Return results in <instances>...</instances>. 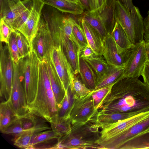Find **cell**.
Instances as JSON below:
<instances>
[{"label": "cell", "instance_id": "obj_35", "mask_svg": "<svg viewBox=\"0 0 149 149\" xmlns=\"http://www.w3.org/2000/svg\"><path fill=\"white\" fill-rule=\"evenodd\" d=\"M74 75L69 87L74 99L83 97L88 94L92 90L88 88L79 77Z\"/></svg>", "mask_w": 149, "mask_h": 149}, {"label": "cell", "instance_id": "obj_47", "mask_svg": "<svg viewBox=\"0 0 149 149\" xmlns=\"http://www.w3.org/2000/svg\"><path fill=\"white\" fill-rule=\"evenodd\" d=\"M78 3L82 7L85 11L90 10V8L88 0H77Z\"/></svg>", "mask_w": 149, "mask_h": 149}, {"label": "cell", "instance_id": "obj_41", "mask_svg": "<svg viewBox=\"0 0 149 149\" xmlns=\"http://www.w3.org/2000/svg\"><path fill=\"white\" fill-rule=\"evenodd\" d=\"M32 5V2L26 10L14 19L11 25V28L15 30L19 31L26 21L31 10Z\"/></svg>", "mask_w": 149, "mask_h": 149}, {"label": "cell", "instance_id": "obj_2", "mask_svg": "<svg viewBox=\"0 0 149 149\" xmlns=\"http://www.w3.org/2000/svg\"><path fill=\"white\" fill-rule=\"evenodd\" d=\"M38 68L36 94L34 101L29 106L28 112L50 123L55 120L57 118L58 106L43 61L39 60Z\"/></svg>", "mask_w": 149, "mask_h": 149}, {"label": "cell", "instance_id": "obj_34", "mask_svg": "<svg viewBox=\"0 0 149 149\" xmlns=\"http://www.w3.org/2000/svg\"><path fill=\"white\" fill-rule=\"evenodd\" d=\"M116 82L106 86L92 91V97L96 109H98L101 108L105 101L110 95L113 86Z\"/></svg>", "mask_w": 149, "mask_h": 149}, {"label": "cell", "instance_id": "obj_39", "mask_svg": "<svg viewBox=\"0 0 149 149\" xmlns=\"http://www.w3.org/2000/svg\"><path fill=\"white\" fill-rule=\"evenodd\" d=\"M16 39L19 52L22 58L27 56L31 51L29 43L25 36L16 30Z\"/></svg>", "mask_w": 149, "mask_h": 149}, {"label": "cell", "instance_id": "obj_6", "mask_svg": "<svg viewBox=\"0 0 149 149\" xmlns=\"http://www.w3.org/2000/svg\"><path fill=\"white\" fill-rule=\"evenodd\" d=\"M125 68L123 78H139L141 76L147 62L145 40L138 42L124 54Z\"/></svg>", "mask_w": 149, "mask_h": 149}, {"label": "cell", "instance_id": "obj_53", "mask_svg": "<svg viewBox=\"0 0 149 149\" xmlns=\"http://www.w3.org/2000/svg\"></svg>", "mask_w": 149, "mask_h": 149}, {"label": "cell", "instance_id": "obj_8", "mask_svg": "<svg viewBox=\"0 0 149 149\" xmlns=\"http://www.w3.org/2000/svg\"><path fill=\"white\" fill-rule=\"evenodd\" d=\"M92 93V91L83 97L75 99L70 113L72 125L93 122L98 111L95 107Z\"/></svg>", "mask_w": 149, "mask_h": 149}, {"label": "cell", "instance_id": "obj_10", "mask_svg": "<svg viewBox=\"0 0 149 149\" xmlns=\"http://www.w3.org/2000/svg\"><path fill=\"white\" fill-rule=\"evenodd\" d=\"M55 45L47 24L41 17L38 30L32 48L41 61L49 58L50 52Z\"/></svg>", "mask_w": 149, "mask_h": 149}, {"label": "cell", "instance_id": "obj_19", "mask_svg": "<svg viewBox=\"0 0 149 149\" xmlns=\"http://www.w3.org/2000/svg\"><path fill=\"white\" fill-rule=\"evenodd\" d=\"M52 149H101L95 142L80 140L69 133L58 138Z\"/></svg>", "mask_w": 149, "mask_h": 149}, {"label": "cell", "instance_id": "obj_52", "mask_svg": "<svg viewBox=\"0 0 149 149\" xmlns=\"http://www.w3.org/2000/svg\"><path fill=\"white\" fill-rule=\"evenodd\" d=\"M146 38L149 40V35H144V39Z\"/></svg>", "mask_w": 149, "mask_h": 149}, {"label": "cell", "instance_id": "obj_48", "mask_svg": "<svg viewBox=\"0 0 149 149\" xmlns=\"http://www.w3.org/2000/svg\"><path fill=\"white\" fill-rule=\"evenodd\" d=\"M106 0H96L97 8L98 10H100L105 5Z\"/></svg>", "mask_w": 149, "mask_h": 149}, {"label": "cell", "instance_id": "obj_23", "mask_svg": "<svg viewBox=\"0 0 149 149\" xmlns=\"http://www.w3.org/2000/svg\"><path fill=\"white\" fill-rule=\"evenodd\" d=\"M116 44L118 52L124 54L134 45L129 40L120 25L115 22L114 26L110 33Z\"/></svg>", "mask_w": 149, "mask_h": 149}, {"label": "cell", "instance_id": "obj_38", "mask_svg": "<svg viewBox=\"0 0 149 149\" xmlns=\"http://www.w3.org/2000/svg\"><path fill=\"white\" fill-rule=\"evenodd\" d=\"M72 23L73 33L80 47L81 51L88 45L86 36L80 24H78L73 18Z\"/></svg>", "mask_w": 149, "mask_h": 149}, {"label": "cell", "instance_id": "obj_36", "mask_svg": "<svg viewBox=\"0 0 149 149\" xmlns=\"http://www.w3.org/2000/svg\"><path fill=\"white\" fill-rule=\"evenodd\" d=\"M75 99L69 87L58 109L57 117L70 116V112Z\"/></svg>", "mask_w": 149, "mask_h": 149}, {"label": "cell", "instance_id": "obj_18", "mask_svg": "<svg viewBox=\"0 0 149 149\" xmlns=\"http://www.w3.org/2000/svg\"><path fill=\"white\" fill-rule=\"evenodd\" d=\"M42 61L46 68L52 89L58 109L64 98L66 92L49 58Z\"/></svg>", "mask_w": 149, "mask_h": 149}, {"label": "cell", "instance_id": "obj_44", "mask_svg": "<svg viewBox=\"0 0 149 149\" xmlns=\"http://www.w3.org/2000/svg\"><path fill=\"white\" fill-rule=\"evenodd\" d=\"M143 82L149 88V62H146L142 73Z\"/></svg>", "mask_w": 149, "mask_h": 149}, {"label": "cell", "instance_id": "obj_33", "mask_svg": "<svg viewBox=\"0 0 149 149\" xmlns=\"http://www.w3.org/2000/svg\"><path fill=\"white\" fill-rule=\"evenodd\" d=\"M50 123L51 129L58 134L61 137L70 132L72 124L70 116L57 117L54 121Z\"/></svg>", "mask_w": 149, "mask_h": 149}, {"label": "cell", "instance_id": "obj_17", "mask_svg": "<svg viewBox=\"0 0 149 149\" xmlns=\"http://www.w3.org/2000/svg\"><path fill=\"white\" fill-rule=\"evenodd\" d=\"M103 46V55L108 64L117 67H125L124 54L119 53L116 44L110 33H108L104 38Z\"/></svg>", "mask_w": 149, "mask_h": 149}, {"label": "cell", "instance_id": "obj_13", "mask_svg": "<svg viewBox=\"0 0 149 149\" xmlns=\"http://www.w3.org/2000/svg\"><path fill=\"white\" fill-rule=\"evenodd\" d=\"M149 130V116L118 135L99 145L101 149H120L126 142L141 133Z\"/></svg>", "mask_w": 149, "mask_h": 149}, {"label": "cell", "instance_id": "obj_4", "mask_svg": "<svg viewBox=\"0 0 149 149\" xmlns=\"http://www.w3.org/2000/svg\"><path fill=\"white\" fill-rule=\"evenodd\" d=\"M13 77L9 100L16 114L19 117L28 111L29 106L24 87L23 58H22L17 63L13 60Z\"/></svg>", "mask_w": 149, "mask_h": 149}, {"label": "cell", "instance_id": "obj_46", "mask_svg": "<svg viewBox=\"0 0 149 149\" xmlns=\"http://www.w3.org/2000/svg\"><path fill=\"white\" fill-rule=\"evenodd\" d=\"M129 10L131 11L134 7L132 0H118Z\"/></svg>", "mask_w": 149, "mask_h": 149}, {"label": "cell", "instance_id": "obj_3", "mask_svg": "<svg viewBox=\"0 0 149 149\" xmlns=\"http://www.w3.org/2000/svg\"><path fill=\"white\" fill-rule=\"evenodd\" d=\"M115 20L120 25L132 44H135L144 40L143 20L137 7L134 6L130 11L117 0Z\"/></svg>", "mask_w": 149, "mask_h": 149}, {"label": "cell", "instance_id": "obj_29", "mask_svg": "<svg viewBox=\"0 0 149 149\" xmlns=\"http://www.w3.org/2000/svg\"><path fill=\"white\" fill-rule=\"evenodd\" d=\"M125 67L110 66L107 72L97 81L95 90L113 84L123 78Z\"/></svg>", "mask_w": 149, "mask_h": 149}, {"label": "cell", "instance_id": "obj_27", "mask_svg": "<svg viewBox=\"0 0 149 149\" xmlns=\"http://www.w3.org/2000/svg\"><path fill=\"white\" fill-rule=\"evenodd\" d=\"M137 114L133 112L110 113H102L100 111L94 118L93 122L98 124L100 128L123 120Z\"/></svg>", "mask_w": 149, "mask_h": 149}, {"label": "cell", "instance_id": "obj_15", "mask_svg": "<svg viewBox=\"0 0 149 149\" xmlns=\"http://www.w3.org/2000/svg\"><path fill=\"white\" fill-rule=\"evenodd\" d=\"M66 14H59L56 17L54 21V35L58 45H61L65 39L68 38L78 44L73 33V18Z\"/></svg>", "mask_w": 149, "mask_h": 149}, {"label": "cell", "instance_id": "obj_37", "mask_svg": "<svg viewBox=\"0 0 149 149\" xmlns=\"http://www.w3.org/2000/svg\"><path fill=\"white\" fill-rule=\"evenodd\" d=\"M36 133L31 131L22 132L14 136L12 139L14 144L21 148L29 149V144L33 135Z\"/></svg>", "mask_w": 149, "mask_h": 149}, {"label": "cell", "instance_id": "obj_30", "mask_svg": "<svg viewBox=\"0 0 149 149\" xmlns=\"http://www.w3.org/2000/svg\"><path fill=\"white\" fill-rule=\"evenodd\" d=\"M149 149V130L130 139L120 148V149Z\"/></svg>", "mask_w": 149, "mask_h": 149}, {"label": "cell", "instance_id": "obj_1", "mask_svg": "<svg viewBox=\"0 0 149 149\" xmlns=\"http://www.w3.org/2000/svg\"><path fill=\"white\" fill-rule=\"evenodd\" d=\"M100 111L105 113L148 111L149 88L138 78H122L113 85Z\"/></svg>", "mask_w": 149, "mask_h": 149}, {"label": "cell", "instance_id": "obj_45", "mask_svg": "<svg viewBox=\"0 0 149 149\" xmlns=\"http://www.w3.org/2000/svg\"><path fill=\"white\" fill-rule=\"evenodd\" d=\"M96 55L92 48L89 45H88L81 51L80 56L86 57Z\"/></svg>", "mask_w": 149, "mask_h": 149}, {"label": "cell", "instance_id": "obj_11", "mask_svg": "<svg viewBox=\"0 0 149 149\" xmlns=\"http://www.w3.org/2000/svg\"><path fill=\"white\" fill-rule=\"evenodd\" d=\"M149 116V111L141 113L125 119L101 127L100 136L97 143H100L114 137Z\"/></svg>", "mask_w": 149, "mask_h": 149}, {"label": "cell", "instance_id": "obj_43", "mask_svg": "<svg viewBox=\"0 0 149 149\" xmlns=\"http://www.w3.org/2000/svg\"><path fill=\"white\" fill-rule=\"evenodd\" d=\"M23 132L21 124L18 118L14 122L3 130L1 133L14 136Z\"/></svg>", "mask_w": 149, "mask_h": 149}, {"label": "cell", "instance_id": "obj_31", "mask_svg": "<svg viewBox=\"0 0 149 149\" xmlns=\"http://www.w3.org/2000/svg\"><path fill=\"white\" fill-rule=\"evenodd\" d=\"M102 56L94 55L83 58L89 63L94 71L97 76V81L105 74L110 66Z\"/></svg>", "mask_w": 149, "mask_h": 149}, {"label": "cell", "instance_id": "obj_49", "mask_svg": "<svg viewBox=\"0 0 149 149\" xmlns=\"http://www.w3.org/2000/svg\"><path fill=\"white\" fill-rule=\"evenodd\" d=\"M146 42L147 61L149 62V40L144 38Z\"/></svg>", "mask_w": 149, "mask_h": 149}, {"label": "cell", "instance_id": "obj_9", "mask_svg": "<svg viewBox=\"0 0 149 149\" xmlns=\"http://www.w3.org/2000/svg\"><path fill=\"white\" fill-rule=\"evenodd\" d=\"M49 58L66 92L75 75L61 45H55L53 47Z\"/></svg>", "mask_w": 149, "mask_h": 149}, {"label": "cell", "instance_id": "obj_7", "mask_svg": "<svg viewBox=\"0 0 149 149\" xmlns=\"http://www.w3.org/2000/svg\"><path fill=\"white\" fill-rule=\"evenodd\" d=\"M13 74V66L8 43L0 44V94L5 101L10 97Z\"/></svg>", "mask_w": 149, "mask_h": 149}, {"label": "cell", "instance_id": "obj_26", "mask_svg": "<svg viewBox=\"0 0 149 149\" xmlns=\"http://www.w3.org/2000/svg\"><path fill=\"white\" fill-rule=\"evenodd\" d=\"M18 117L9 100L0 103V130L1 132L15 121Z\"/></svg>", "mask_w": 149, "mask_h": 149}, {"label": "cell", "instance_id": "obj_16", "mask_svg": "<svg viewBox=\"0 0 149 149\" xmlns=\"http://www.w3.org/2000/svg\"><path fill=\"white\" fill-rule=\"evenodd\" d=\"M100 128L98 124L90 121L84 124L72 125L69 133L80 140L97 143L100 136Z\"/></svg>", "mask_w": 149, "mask_h": 149}, {"label": "cell", "instance_id": "obj_24", "mask_svg": "<svg viewBox=\"0 0 149 149\" xmlns=\"http://www.w3.org/2000/svg\"><path fill=\"white\" fill-rule=\"evenodd\" d=\"M117 0H106L104 7L97 9L99 16L105 25L108 33L112 30L115 23V10Z\"/></svg>", "mask_w": 149, "mask_h": 149}, {"label": "cell", "instance_id": "obj_32", "mask_svg": "<svg viewBox=\"0 0 149 149\" xmlns=\"http://www.w3.org/2000/svg\"><path fill=\"white\" fill-rule=\"evenodd\" d=\"M60 136L52 130H47L34 134L29 144V149H35L40 144L54 139H58Z\"/></svg>", "mask_w": 149, "mask_h": 149}, {"label": "cell", "instance_id": "obj_25", "mask_svg": "<svg viewBox=\"0 0 149 149\" xmlns=\"http://www.w3.org/2000/svg\"><path fill=\"white\" fill-rule=\"evenodd\" d=\"M81 81L86 86L92 91L95 88L97 78L94 71L89 63L80 56L79 72Z\"/></svg>", "mask_w": 149, "mask_h": 149}, {"label": "cell", "instance_id": "obj_28", "mask_svg": "<svg viewBox=\"0 0 149 149\" xmlns=\"http://www.w3.org/2000/svg\"><path fill=\"white\" fill-rule=\"evenodd\" d=\"M79 18L83 19L95 29L103 40L108 33L100 18L97 9L90 11H85L82 14L80 15Z\"/></svg>", "mask_w": 149, "mask_h": 149}, {"label": "cell", "instance_id": "obj_12", "mask_svg": "<svg viewBox=\"0 0 149 149\" xmlns=\"http://www.w3.org/2000/svg\"><path fill=\"white\" fill-rule=\"evenodd\" d=\"M44 3L40 0H32L31 9L25 23L19 30L27 39L32 50L33 42L38 32Z\"/></svg>", "mask_w": 149, "mask_h": 149}, {"label": "cell", "instance_id": "obj_22", "mask_svg": "<svg viewBox=\"0 0 149 149\" xmlns=\"http://www.w3.org/2000/svg\"><path fill=\"white\" fill-rule=\"evenodd\" d=\"M45 4L54 7L63 13L74 15H80L85 10L79 3L65 0H40Z\"/></svg>", "mask_w": 149, "mask_h": 149}, {"label": "cell", "instance_id": "obj_51", "mask_svg": "<svg viewBox=\"0 0 149 149\" xmlns=\"http://www.w3.org/2000/svg\"><path fill=\"white\" fill-rule=\"evenodd\" d=\"M69 2L76 3H79L77 0H65Z\"/></svg>", "mask_w": 149, "mask_h": 149}, {"label": "cell", "instance_id": "obj_42", "mask_svg": "<svg viewBox=\"0 0 149 149\" xmlns=\"http://www.w3.org/2000/svg\"><path fill=\"white\" fill-rule=\"evenodd\" d=\"M2 19H0V40L2 42L8 43L12 33L15 31Z\"/></svg>", "mask_w": 149, "mask_h": 149}, {"label": "cell", "instance_id": "obj_40", "mask_svg": "<svg viewBox=\"0 0 149 149\" xmlns=\"http://www.w3.org/2000/svg\"><path fill=\"white\" fill-rule=\"evenodd\" d=\"M16 30L13 31L8 44L12 60L16 63L22 58L17 45L16 39Z\"/></svg>", "mask_w": 149, "mask_h": 149}, {"label": "cell", "instance_id": "obj_14", "mask_svg": "<svg viewBox=\"0 0 149 149\" xmlns=\"http://www.w3.org/2000/svg\"><path fill=\"white\" fill-rule=\"evenodd\" d=\"M32 0H0V19L11 27L14 19L26 10Z\"/></svg>", "mask_w": 149, "mask_h": 149}, {"label": "cell", "instance_id": "obj_5", "mask_svg": "<svg viewBox=\"0 0 149 149\" xmlns=\"http://www.w3.org/2000/svg\"><path fill=\"white\" fill-rule=\"evenodd\" d=\"M39 60L36 52L33 50L23 58L24 87L28 106L33 102L36 94Z\"/></svg>", "mask_w": 149, "mask_h": 149}, {"label": "cell", "instance_id": "obj_21", "mask_svg": "<svg viewBox=\"0 0 149 149\" xmlns=\"http://www.w3.org/2000/svg\"><path fill=\"white\" fill-rule=\"evenodd\" d=\"M79 23L85 33L88 45L95 54L102 56L103 54V40L99 33L83 19L79 18Z\"/></svg>", "mask_w": 149, "mask_h": 149}, {"label": "cell", "instance_id": "obj_20", "mask_svg": "<svg viewBox=\"0 0 149 149\" xmlns=\"http://www.w3.org/2000/svg\"><path fill=\"white\" fill-rule=\"evenodd\" d=\"M61 46L72 68L75 75L79 73V61L81 49L79 44L69 38L65 39Z\"/></svg>", "mask_w": 149, "mask_h": 149}, {"label": "cell", "instance_id": "obj_50", "mask_svg": "<svg viewBox=\"0 0 149 149\" xmlns=\"http://www.w3.org/2000/svg\"><path fill=\"white\" fill-rule=\"evenodd\" d=\"M90 8V10L95 9L97 8L96 0H88Z\"/></svg>", "mask_w": 149, "mask_h": 149}]
</instances>
